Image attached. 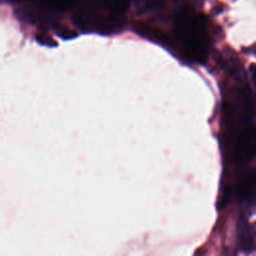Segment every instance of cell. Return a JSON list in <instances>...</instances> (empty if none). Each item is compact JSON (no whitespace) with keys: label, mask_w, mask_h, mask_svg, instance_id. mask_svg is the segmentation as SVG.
<instances>
[{"label":"cell","mask_w":256,"mask_h":256,"mask_svg":"<svg viewBox=\"0 0 256 256\" xmlns=\"http://www.w3.org/2000/svg\"><path fill=\"white\" fill-rule=\"evenodd\" d=\"M172 42L185 58L203 62L208 53L210 39L204 17L190 7H183L173 21Z\"/></svg>","instance_id":"obj_1"},{"label":"cell","mask_w":256,"mask_h":256,"mask_svg":"<svg viewBox=\"0 0 256 256\" xmlns=\"http://www.w3.org/2000/svg\"><path fill=\"white\" fill-rule=\"evenodd\" d=\"M233 159L236 163H246L256 155V128L247 127L231 132Z\"/></svg>","instance_id":"obj_2"},{"label":"cell","mask_w":256,"mask_h":256,"mask_svg":"<svg viewBox=\"0 0 256 256\" xmlns=\"http://www.w3.org/2000/svg\"><path fill=\"white\" fill-rule=\"evenodd\" d=\"M236 192L242 202H251L256 198V168L247 172L240 179Z\"/></svg>","instance_id":"obj_3"},{"label":"cell","mask_w":256,"mask_h":256,"mask_svg":"<svg viewBox=\"0 0 256 256\" xmlns=\"http://www.w3.org/2000/svg\"><path fill=\"white\" fill-rule=\"evenodd\" d=\"M237 242L239 248L245 253H251L256 249V232L246 221H242L238 225Z\"/></svg>","instance_id":"obj_4"},{"label":"cell","mask_w":256,"mask_h":256,"mask_svg":"<svg viewBox=\"0 0 256 256\" xmlns=\"http://www.w3.org/2000/svg\"><path fill=\"white\" fill-rule=\"evenodd\" d=\"M249 71H250L252 82H253V84L256 87V66L255 65H251L250 68H249Z\"/></svg>","instance_id":"obj_5"}]
</instances>
